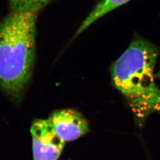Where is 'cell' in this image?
I'll return each mask as SVG.
<instances>
[{
  "label": "cell",
  "instance_id": "obj_4",
  "mask_svg": "<svg viewBox=\"0 0 160 160\" xmlns=\"http://www.w3.org/2000/svg\"><path fill=\"white\" fill-rule=\"evenodd\" d=\"M48 119L65 142L74 141L89 131L88 123L84 116L73 109L57 110Z\"/></svg>",
  "mask_w": 160,
  "mask_h": 160
},
{
  "label": "cell",
  "instance_id": "obj_2",
  "mask_svg": "<svg viewBox=\"0 0 160 160\" xmlns=\"http://www.w3.org/2000/svg\"><path fill=\"white\" fill-rule=\"evenodd\" d=\"M36 14L12 12L0 23V88L16 101L21 99L33 72Z\"/></svg>",
  "mask_w": 160,
  "mask_h": 160
},
{
  "label": "cell",
  "instance_id": "obj_1",
  "mask_svg": "<svg viewBox=\"0 0 160 160\" xmlns=\"http://www.w3.org/2000/svg\"><path fill=\"white\" fill-rule=\"evenodd\" d=\"M158 54L157 47L135 34L110 69L112 85L125 97L139 126L149 115L160 113V90L154 80Z\"/></svg>",
  "mask_w": 160,
  "mask_h": 160
},
{
  "label": "cell",
  "instance_id": "obj_7",
  "mask_svg": "<svg viewBox=\"0 0 160 160\" xmlns=\"http://www.w3.org/2000/svg\"><path fill=\"white\" fill-rule=\"evenodd\" d=\"M155 77H157V78H160V70L157 74H156V75H155Z\"/></svg>",
  "mask_w": 160,
  "mask_h": 160
},
{
  "label": "cell",
  "instance_id": "obj_3",
  "mask_svg": "<svg viewBox=\"0 0 160 160\" xmlns=\"http://www.w3.org/2000/svg\"><path fill=\"white\" fill-rule=\"evenodd\" d=\"M30 132L33 160H58L65 142L57 134L48 119L34 120Z\"/></svg>",
  "mask_w": 160,
  "mask_h": 160
},
{
  "label": "cell",
  "instance_id": "obj_6",
  "mask_svg": "<svg viewBox=\"0 0 160 160\" xmlns=\"http://www.w3.org/2000/svg\"><path fill=\"white\" fill-rule=\"evenodd\" d=\"M52 0H8L12 12L38 13Z\"/></svg>",
  "mask_w": 160,
  "mask_h": 160
},
{
  "label": "cell",
  "instance_id": "obj_5",
  "mask_svg": "<svg viewBox=\"0 0 160 160\" xmlns=\"http://www.w3.org/2000/svg\"><path fill=\"white\" fill-rule=\"evenodd\" d=\"M131 0H100L85 18L75 33L74 38L84 32L100 18Z\"/></svg>",
  "mask_w": 160,
  "mask_h": 160
}]
</instances>
